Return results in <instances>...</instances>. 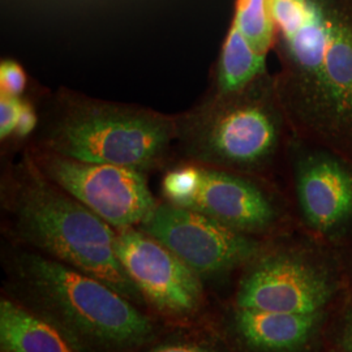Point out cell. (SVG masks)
<instances>
[{"label":"cell","instance_id":"obj_4","mask_svg":"<svg viewBox=\"0 0 352 352\" xmlns=\"http://www.w3.org/2000/svg\"><path fill=\"white\" fill-rule=\"evenodd\" d=\"M291 135L274 77L266 74L225 97L205 96L176 115L175 148L182 162L264 177L289 148Z\"/></svg>","mask_w":352,"mask_h":352},{"label":"cell","instance_id":"obj_9","mask_svg":"<svg viewBox=\"0 0 352 352\" xmlns=\"http://www.w3.org/2000/svg\"><path fill=\"white\" fill-rule=\"evenodd\" d=\"M115 252L142 298L160 312L184 317L200 308V276L139 227L116 230Z\"/></svg>","mask_w":352,"mask_h":352},{"label":"cell","instance_id":"obj_8","mask_svg":"<svg viewBox=\"0 0 352 352\" xmlns=\"http://www.w3.org/2000/svg\"><path fill=\"white\" fill-rule=\"evenodd\" d=\"M199 276L227 272L260 257L263 243L254 236L174 204L158 202L140 225Z\"/></svg>","mask_w":352,"mask_h":352},{"label":"cell","instance_id":"obj_1","mask_svg":"<svg viewBox=\"0 0 352 352\" xmlns=\"http://www.w3.org/2000/svg\"><path fill=\"white\" fill-rule=\"evenodd\" d=\"M278 98L291 136L352 161V20L309 0L300 25L277 32Z\"/></svg>","mask_w":352,"mask_h":352},{"label":"cell","instance_id":"obj_13","mask_svg":"<svg viewBox=\"0 0 352 352\" xmlns=\"http://www.w3.org/2000/svg\"><path fill=\"white\" fill-rule=\"evenodd\" d=\"M1 352H85L63 327L19 302H0Z\"/></svg>","mask_w":352,"mask_h":352},{"label":"cell","instance_id":"obj_11","mask_svg":"<svg viewBox=\"0 0 352 352\" xmlns=\"http://www.w3.org/2000/svg\"><path fill=\"white\" fill-rule=\"evenodd\" d=\"M334 292V283L325 272L299 254L274 252L260 257L243 279L236 304L244 309L315 314Z\"/></svg>","mask_w":352,"mask_h":352},{"label":"cell","instance_id":"obj_3","mask_svg":"<svg viewBox=\"0 0 352 352\" xmlns=\"http://www.w3.org/2000/svg\"><path fill=\"white\" fill-rule=\"evenodd\" d=\"M175 140L176 115L60 90L45 106L30 146L148 174L170 160Z\"/></svg>","mask_w":352,"mask_h":352},{"label":"cell","instance_id":"obj_10","mask_svg":"<svg viewBox=\"0 0 352 352\" xmlns=\"http://www.w3.org/2000/svg\"><path fill=\"white\" fill-rule=\"evenodd\" d=\"M287 151L307 226L322 236L340 234L352 222V161L294 136Z\"/></svg>","mask_w":352,"mask_h":352},{"label":"cell","instance_id":"obj_14","mask_svg":"<svg viewBox=\"0 0 352 352\" xmlns=\"http://www.w3.org/2000/svg\"><path fill=\"white\" fill-rule=\"evenodd\" d=\"M266 56L257 52L235 23L227 33L214 71L212 97L235 94L266 75Z\"/></svg>","mask_w":352,"mask_h":352},{"label":"cell","instance_id":"obj_2","mask_svg":"<svg viewBox=\"0 0 352 352\" xmlns=\"http://www.w3.org/2000/svg\"><path fill=\"white\" fill-rule=\"evenodd\" d=\"M0 196L19 241L100 279L131 302L142 298L116 256V230L43 175L29 149L3 171Z\"/></svg>","mask_w":352,"mask_h":352},{"label":"cell","instance_id":"obj_5","mask_svg":"<svg viewBox=\"0 0 352 352\" xmlns=\"http://www.w3.org/2000/svg\"><path fill=\"white\" fill-rule=\"evenodd\" d=\"M30 296L85 350L128 352L151 340V318L120 292L93 276L42 253L17 257Z\"/></svg>","mask_w":352,"mask_h":352},{"label":"cell","instance_id":"obj_16","mask_svg":"<svg viewBox=\"0 0 352 352\" xmlns=\"http://www.w3.org/2000/svg\"><path fill=\"white\" fill-rule=\"evenodd\" d=\"M267 8L277 32H285L302 24L309 0H267Z\"/></svg>","mask_w":352,"mask_h":352},{"label":"cell","instance_id":"obj_17","mask_svg":"<svg viewBox=\"0 0 352 352\" xmlns=\"http://www.w3.org/2000/svg\"><path fill=\"white\" fill-rule=\"evenodd\" d=\"M26 88L24 68L12 59H3L0 63V93L21 97Z\"/></svg>","mask_w":352,"mask_h":352},{"label":"cell","instance_id":"obj_6","mask_svg":"<svg viewBox=\"0 0 352 352\" xmlns=\"http://www.w3.org/2000/svg\"><path fill=\"white\" fill-rule=\"evenodd\" d=\"M260 177L204 164L182 162L164 174V201L205 214L254 236L277 225L276 202Z\"/></svg>","mask_w":352,"mask_h":352},{"label":"cell","instance_id":"obj_12","mask_svg":"<svg viewBox=\"0 0 352 352\" xmlns=\"http://www.w3.org/2000/svg\"><path fill=\"white\" fill-rule=\"evenodd\" d=\"M321 312L287 314L238 308L235 329L247 346L260 352H295L314 337Z\"/></svg>","mask_w":352,"mask_h":352},{"label":"cell","instance_id":"obj_15","mask_svg":"<svg viewBox=\"0 0 352 352\" xmlns=\"http://www.w3.org/2000/svg\"><path fill=\"white\" fill-rule=\"evenodd\" d=\"M234 23L257 52L266 56L274 46L277 29L267 0H238Z\"/></svg>","mask_w":352,"mask_h":352},{"label":"cell","instance_id":"obj_7","mask_svg":"<svg viewBox=\"0 0 352 352\" xmlns=\"http://www.w3.org/2000/svg\"><path fill=\"white\" fill-rule=\"evenodd\" d=\"M28 149L43 175L115 230L139 227L158 204L145 173Z\"/></svg>","mask_w":352,"mask_h":352},{"label":"cell","instance_id":"obj_20","mask_svg":"<svg viewBox=\"0 0 352 352\" xmlns=\"http://www.w3.org/2000/svg\"><path fill=\"white\" fill-rule=\"evenodd\" d=\"M149 352H219L214 347L197 343V342H188V340H179V342H167L161 343L153 347Z\"/></svg>","mask_w":352,"mask_h":352},{"label":"cell","instance_id":"obj_21","mask_svg":"<svg viewBox=\"0 0 352 352\" xmlns=\"http://www.w3.org/2000/svg\"><path fill=\"white\" fill-rule=\"evenodd\" d=\"M340 343L346 351L352 352V308L347 312L344 318V322L342 327Z\"/></svg>","mask_w":352,"mask_h":352},{"label":"cell","instance_id":"obj_19","mask_svg":"<svg viewBox=\"0 0 352 352\" xmlns=\"http://www.w3.org/2000/svg\"><path fill=\"white\" fill-rule=\"evenodd\" d=\"M38 124H39V116L34 106L29 101L21 102V109H20L14 136L20 140L28 139L30 135L36 133Z\"/></svg>","mask_w":352,"mask_h":352},{"label":"cell","instance_id":"obj_18","mask_svg":"<svg viewBox=\"0 0 352 352\" xmlns=\"http://www.w3.org/2000/svg\"><path fill=\"white\" fill-rule=\"evenodd\" d=\"M23 100L0 93V140L7 141L14 136Z\"/></svg>","mask_w":352,"mask_h":352}]
</instances>
